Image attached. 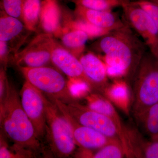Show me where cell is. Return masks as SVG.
I'll return each instance as SVG.
<instances>
[{
	"instance_id": "obj_6",
	"label": "cell",
	"mask_w": 158,
	"mask_h": 158,
	"mask_svg": "<svg viewBox=\"0 0 158 158\" xmlns=\"http://www.w3.org/2000/svg\"><path fill=\"white\" fill-rule=\"evenodd\" d=\"M125 22L138 34L148 51L158 60V30L152 19L143 9L132 3L122 2Z\"/></svg>"
},
{
	"instance_id": "obj_21",
	"label": "cell",
	"mask_w": 158,
	"mask_h": 158,
	"mask_svg": "<svg viewBox=\"0 0 158 158\" xmlns=\"http://www.w3.org/2000/svg\"><path fill=\"white\" fill-rule=\"evenodd\" d=\"M150 140L158 138V102L154 105L137 122Z\"/></svg>"
},
{
	"instance_id": "obj_22",
	"label": "cell",
	"mask_w": 158,
	"mask_h": 158,
	"mask_svg": "<svg viewBox=\"0 0 158 158\" xmlns=\"http://www.w3.org/2000/svg\"><path fill=\"white\" fill-rule=\"evenodd\" d=\"M76 6L98 11H112L117 7H121V0H72Z\"/></svg>"
},
{
	"instance_id": "obj_24",
	"label": "cell",
	"mask_w": 158,
	"mask_h": 158,
	"mask_svg": "<svg viewBox=\"0 0 158 158\" xmlns=\"http://www.w3.org/2000/svg\"><path fill=\"white\" fill-rule=\"evenodd\" d=\"M141 7L149 15L158 30V6L149 0H139L131 2Z\"/></svg>"
},
{
	"instance_id": "obj_5",
	"label": "cell",
	"mask_w": 158,
	"mask_h": 158,
	"mask_svg": "<svg viewBox=\"0 0 158 158\" xmlns=\"http://www.w3.org/2000/svg\"><path fill=\"white\" fill-rule=\"evenodd\" d=\"M46 135L51 151L58 157H67L75 150L77 144L69 123L56 105L47 99Z\"/></svg>"
},
{
	"instance_id": "obj_29",
	"label": "cell",
	"mask_w": 158,
	"mask_h": 158,
	"mask_svg": "<svg viewBox=\"0 0 158 158\" xmlns=\"http://www.w3.org/2000/svg\"><path fill=\"white\" fill-rule=\"evenodd\" d=\"M149 1H154V0H149Z\"/></svg>"
},
{
	"instance_id": "obj_9",
	"label": "cell",
	"mask_w": 158,
	"mask_h": 158,
	"mask_svg": "<svg viewBox=\"0 0 158 158\" xmlns=\"http://www.w3.org/2000/svg\"><path fill=\"white\" fill-rule=\"evenodd\" d=\"M51 34L38 35L22 51L15 55V62L20 67L36 68L46 66L51 61L55 41Z\"/></svg>"
},
{
	"instance_id": "obj_16",
	"label": "cell",
	"mask_w": 158,
	"mask_h": 158,
	"mask_svg": "<svg viewBox=\"0 0 158 158\" xmlns=\"http://www.w3.org/2000/svg\"><path fill=\"white\" fill-rule=\"evenodd\" d=\"M60 19V11L56 0L43 1L40 21L45 33L59 36L62 31Z\"/></svg>"
},
{
	"instance_id": "obj_26",
	"label": "cell",
	"mask_w": 158,
	"mask_h": 158,
	"mask_svg": "<svg viewBox=\"0 0 158 158\" xmlns=\"http://www.w3.org/2000/svg\"><path fill=\"white\" fill-rule=\"evenodd\" d=\"M10 47L7 43L0 41V60L1 64L6 69L9 61V54L10 52Z\"/></svg>"
},
{
	"instance_id": "obj_10",
	"label": "cell",
	"mask_w": 158,
	"mask_h": 158,
	"mask_svg": "<svg viewBox=\"0 0 158 158\" xmlns=\"http://www.w3.org/2000/svg\"><path fill=\"white\" fill-rule=\"evenodd\" d=\"M51 100L56 105L68 121L77 145L81 149L95 151L103 147L113 140H116L111 139L96 130L80 124L69 114L63 106L61 101L58 99Z\"/></svg>"
},
{
	"instance_id": "obj_13",
	"label": "cell",
	"mask_w": 158,
	"mask_h": 158,
	"mask_svg": "<svg viewBox=\"0 0 158 158\" xmlns=\"http://www.w3.org/2000/svg\"><path fill=\"white\" fill-rule=\"evenodd\" d=\"M80 57L85 80L90 90L103 95L109 85L104 62L100 57L91 52L82 54Z\"/></svg>"
},
{
	"instance_id": "obj_25",
	"label": "cell",
	"mask_w": 158,
	"mask_h": 158,
	"mask_svg": "<svg viewBox=\"0 0 158 158\" xmlns=\"http://www.w3.org/2000/svg\"><path fill=\"white\" fill-rule=\"evenodd\" d=\"M142 158H158V138L144 141L141 148Z\"/></svg>"
},
{
	"instance_id": "obj_15",
	"label": "cell",
	"mask_w": 158,
	"mask_h": 158,
	"mask_svg": "<svg viewBox=\"0 0 158 158\" xmlns=\"http://www.w3.org/2000/svg\"><path fill=\"white\" fill-rule=\"evenodd\" d=\"M103 95L126 115H130L132 95L127 81L123 79H114L113 83L109 84L105 89Z\"/></svg>"
},
{
	"instance_id": "obj_8",
	"label": "cell",
	"mask_w": 158,
	"mask_h": 158,
	"mask_svg": "<svg viewBox=\"0 0 158 158\" xmlns=\"http://www.w3.org/2000/svg\"><path fill=\"white\" fill-rule=\"evenodd\" d=\"M21 102L25 112L34 126L38 138L46 135L47 98L41 91L26 81L20 92Z\"/></svg>"
},
{
	"instance_id": "obj_23",
	"label": "cell",
	"mask_w": 158,
	"mask_h": 158,
	"mask_svg": "<svg viewBox=\"0 0 158 158\" xmlns=\"http://www.w3.org/2000/svg\"><path fill=\"white\" fill-rule=\"evenodd\" d=\"M24 2L25 0H1V8L6 14L21 19Z\"/></svg>"
},
{
	"instance_id": "obj_17",
	"label": "cell",
	"mask_w": 158,
	"mask_h": 158,
	"mask_svg": "<svg viewBox=\"0 0 158 158\" xmlns=\"http://www.w3.org/2000/svg\"><path fill=\"white\" fill-rule=\"evenodd\" d=\"M59 36L64 46L77 57L82 55L85 44L90 37L84 30L72 27L69 31H62Z\"/></svg>"
},
{
	"instance_id": "obj_7",
	"label": "cell",
	"mask_w": 158,
	"mask_h": 158,
	"mask_svg": "<svg viewBox=\"0 0 158 158\" xmlns=\"http://www.w3.org/2000/svg\"><path fill=\"white\" fill-rule=\"evenodd\" d=\"M61 102L71 116L80 124L96 130L111 139L120 141L116 124L108 116L77 101L67 103Z\"/></svg>"
},
{
	"instance_id": "obj_14",
	"label": "cell",
	"mask_w": 158,
	"mask_h": 158,
	"mask_svg": "<svg viewBox=\"0 0 158 158\" xmlns=\"http://www.w3.org/2000/svg\"><path fill=\"white\" fill-rule=\"evenodd\" d=\"M75 12L79 20L106 33L120 28L126 23L112 11H98L76 6Z\"/></svg>"
},
{
	"instance_id": "obj_20",
	"label": "cell",
	"mask_w": 158,
	"mask_h": 158,
	"mask_svg": "<svg viewBox=\"0 0 158 158\" xmlns=\"http://www.w3.org/2000/svg\"><path fill=\"white\" fill-rule=\"evenodd\" d=\"M42 2L41 0H25L22 20L29 31H34L40 19Z\"/></svg>"
},
{
	"instance_id": "obj_4",
	"label": "cell",
	"mask_w": 158,
	"mask_h": 158,
	"mask_svg": "<svg viewBox=\"0 0 158 158\" xmlns=\"http://www.w3.org/2000/svg\"><path fill=\"white\" fill-rule=\"evenodd\" d=\"M20 68L26 81L49 99H58L65 103L77 101L78 98L70 82L56 69L46 66Z\"/></svg>"
},
{
	"instance_id": "obj_1",
	"label": "cell",
	"mask_w": 158,
	"mask_h": 158,
	"mask_svg": "<svg viewBox=\"0 0 158 158\" xmlns=\"http://www.w3.org/2000/svg\"><path fill=\"white\" fill-rule=\"evenodd\" d=\"M97 52L104 62L109 77L132 80L141 59L147 52L145 44L130 26L101 36L95 43Z\"/></svg>"
},
{
	"instance_id": "obj_27",
	"label": "cell",
	"mask_w": 158,
	"mask_h": 158,
	"mask_svg": "<svg viewBox=\"0 0 158 158\" xmlns=\"http://www.w3.org/2000/svg\"><path fill=\"white\" fill-rule=\"evenodd\" d=\"M122 2H136V1H139V0H121Z\"/></svg>"
},
{
	"instance_id": "obj_3",
	"label": "cell",
	"mask_w": 158,
	"mask_h": 158,
	"mask_svg": "<svg viewBox=\"0 0 158 158\" xmlns=\"http://www.w3.org/2000/svg\"><path fill=\"white\" fill-rule=\"evenodd\" d=\"M132 81L131 113L137 122L158 102V60L149 51L141 59Z\"/></svg>"
},
{
	"instance_id": "obj_12",
	"label": "cell",
	"mask_w": 158,
	"mask_h": 158,
	"mask_svg": "<svg viewBox=\"0 0 158 158\" xmlns=\"http://www.w3.org/2000/svg\"><path fill=\"white\" fill-rule=\"evenodd\" d=\"M51 62L68 77L72 86L82 84L88 85L79 59L56 42L52 50Z\"/></svg>"
},
{
	"instance_id": "obj_28",
	"label": "cell",
	"mask_w": 158,
	"mask_h": 158,
	"mask_svg": "<svg viewBox=\"0 0 158 158\" xmlns=\"http://www.w3.org/2000/svg\"><path fill=\"white\" fill-rule=\"evenodd\" d=\"M151 2L155 3V4L158 6V0H154V1H151Z\"/></svg>"
},
{
	"instance_id": "obj_2",
	"label": "cell",
	"mask_w": 158,
	"mask_h": 158,
	"mask_svg": "<svg viewBox=\"0 0 158 158\" xmlns=\"http://www.w3.org/2000/svg\"><path fill=\"white\" fill-rule=\"evenodd\" d=\"M0 107L1 126L15 145L34 153L42 150L34 126L23 109L19 94L12 85H9Z\"/></svg>"
},
{
	"instance_id": "obj_11",
	"label": "cell",
	"mask_w": 158,
	"mask_h": 158,
	"mask_svg": "<svg viewBox=\"0 0 158 158\" xmlns=\"http://www.w3.org/2000/svg\"><path fill=\"white\" fill-rule=\"evenodd\" d=\"M85 98L89 108L106 115L113 120L118 130L126 156L128 154L131 148V128L123 124L112 102L102 94L96 92H90Z\"/></svg>"
},
{
	"instance_id": "obj_18",
	"label": "cell",
	"mask_w": 158,
	"mask_h": 158,
	"mask_svg": "<svg viewBox=\"0 0 158 158\" xmlns=\"http://www.w3.org/2000/svg\"><path fill=\"white\" fill-rule=\"evenodd\" d=\"M27 28L19 19L10 16L3 11L0 18V41L9 43L17 38Z\"/></svg>"
},
{
	"instance_id": "obj_19",
	"label": "cell",
	"mask_w": 158,
	"mask_h": 158,
	"mask_svg": "<svg viewBox=\"0 0 158 158\" xmlns=\"http://www.w3.org/2000/svg\"><path fill=\"white\" fill-rule=\"evenodd\" d=\"M79 157L92 158H122L126 157L125 153L121 141L113 140L103 147L92 153L91 151L82 149Z\"/></svg>"
}]
</instances>
